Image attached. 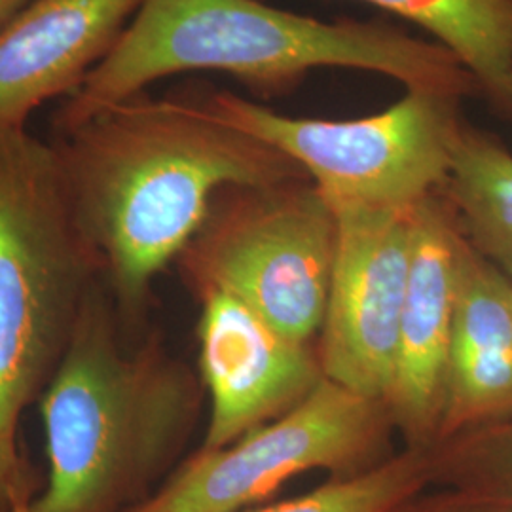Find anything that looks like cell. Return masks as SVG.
Returning a JSON list of instances; mask_svg holds the SVG:
<instances>
[{
    "label": "cell",
    "mask_w": 512,
    "mask_h": 512,
    "mask_svg": "<svg viewBox=\"0 0 512 512\" xmlns=\"http://www.w3.org/2000/svg\"><path fill=\"white\" fill-rule=\"evenodd\" d=\"M429 484L512 501V414L433 444Z\"/></svg>",
    "instance_id": "obj_16"
},
{
    "label": "cell",
    "mask_w": 512,
    "mask_h": 512,
    "mask_svg": "<svg viewBox=\"0 0 512 512\" xmlns=\"http://www.w3.org/2000/svg\"><path fill=\"white\" fill-rule=\"evenodd\" d=\"M143 0H31L0 29V124L69 97L109 55Z\"/></svg>",
    "instance_id": "obj_11"
},
{
    "label": "cell",
    "mask_w": 512,
    "mask_h": 512,
    "mask_svg": "<svg viewBox=\"0 0 512 512\" xmlns=\"http://www.w3.org/2000/svg\"><path fill=\"white\" fill-rule=\"evenodd\" d=\"M103 268L84 236L54 145L0 124V512L33 499L21 418L38 403Z\"/></svg>",
    "instance_id": "obj_4"
},
{
    "label": "cell",
    "mask_w": 512,
    "mask_h": 512,
    "mask_svg": "<svg viewBox=\"0 0 512 512\" xmlns=\"http://www.w3.org/2000/svg\"><path fill=\"white\" fill-rule=\"evenodd\" d=\"M511 414L512 279L465 236L437 442Z\"/></svg>",
    "instance_id": "obj_12"
},
{
    "label": "cell",
    "mask_w": 512,
    "mask_h": 512,
    "mask_svg": "<svg viewBox=\"0 0 512 512\" xmlns=\"http://www.w3.org/2000/svg\"><path fill=\"white\" fill-rule=\"evenodd\" d=\"M29 503H31V501H21V503H18V505L14 507V511L12 512H29Z\"/></svg>",
    "instance_id": "obj_19"
},
{
    "label": "cell",
    "mask_w": 512,
    "mask_h": 512,
    "mask_svg": "<svg viewBox=\"0 0 512 512\" xmlns=\"http://www.w3.org/2000/svg\"><path fill=\"white\" fill-rule=\"evenodd\" d=\"M50 143L128 330L139 327L154 281L196 236L222 190L308 179L291 158L224 124L202 101L145 92L55 129Z\"/></svg>",
    "instance_id": "obj_1"
},
{
    "label": "cell",
    "mask_w": 512,
    "mask_h": 512,
    "mask_svg": "<svg viewBox=\"0 0 512 512\" xmlns=\"http://www.w3.org/2000/svg\"><path fill=\"white\" fill-rule=\"evenodd\" d=\"M429 486L427 454L401 448L361 475L329 478L308 494L245 512H393Z\"/></svg>",
    "instance_id": "obj_15"
},
{
    "label": "cell",
    "mask_w": 512,
    "mask_h": 512,
    "mask_svg": "<svg viewBox=\"0 0 512 512\" xmlns=\"http://www.w3.org/2000/svg\"><path fill=\"white\" fill-rule=\"evenodd\" d=\"M198 300V374L209 401L200 450H217L289 414L325 372L317 342L289 338L230 294Z\"/></svg>",
    "instance_id": "obj_9"
},
{
    "label": "cell",
    "mask_w": 512,
    "mask_h": 512,
    "mask_svg": "<svg viewBox=\"0 0 512 512\" xmlns=\"http://www.w3.org/2000/svg\"><path fill=\"white\" fill-rule=\"evenodd\" d=\"M509 114H512V76L509 82Z\"/></svg>",
    "instance_id": "obj_20"
},
{
    "label": "cell",
    "mask_w": 512,
    "mask_h": 512,
    "mask_svg": "<svg viewBox=\"0 0 512 512\" xmlns=\"http://www.w3.org/2000/svg\"><path fill=\"white\" fill-rule=\"evenodd\" d=\"M332 207L338 249L317 351L325 378L387 404L410 277L414 207Z\"/></svg>",
    "instance_id": "obj_8"
},
{
    "label": "cell",
    "mask_w": 512,
    "mask_h": 512,
    "mask_svg": "<svg viewBox=\"0 0 512 512\" xmlns=\"http://www.w3.org/2000/svg\"><path fill=\"white\" fill-rule=\"evenodd\" d=\"M384 401L325 378L289 414L217 450H196L128 512H245L310 471L361 475L395 454Z\"/></svg>",
    "instance_id": "obj_7"
},
{
    "label": "cell",
    "mask_w": 512,
    "mask_h": 512,
    "mask_svg": "<svg viewBox=\"0 0 512 512\" xmlns=\"http://www.w3.org/2000/svg\"><path fill=\"white\" fill-rule=\"evenodd\" d=\"M427 31L475 76L480 92L509 112L512 0H359Z\"/></svg>",
    "instance_id": "obj_13"
},
{
    "label": "cell",
    "mask_w": 512,
    "mask_h": 512,
    "mask_svg": "<svg viewBox=\"0 0 512 512\" xmlns=\"http://www.w3.org/2000/svg\"><path fill=\"white\" fill-rule=\"evenodd\" d=\"M315 69L382 74L406 90L482 95L444 46L382 21H321L266 0H143L109 55L65 97L54 126H76L173 74H230L270 97Z\"/></svg>",
    "instance_id": "obj_2"
},
{
    "label": "cell",
    "mask_w": 512,
    "mask_h": 512,
    "mask_svg": "<svg viewBox=\"0 0 512 512\" xmlns=\"http://www.w3.org/2000/svg\"><path fill=\"white\" fill-rule=\"evenodd\" d=\"M465 239L444 190L412 209V258L387 408L403 448L427 452L439 439L456 308L459 247Z\"/></svg>",
    "instance_id": "obj_10"
},
{
    "label": "cell",
    "mask_w": 512,
    "mask_h": 512,
    "mask_svg": "<svg viewBox=\"0 0 512 512\" xmlns=\"http://www.w3.org/2000/svg\"><path fill=\"white\" fill-rule=\"evenodd\" d=\"M465 97L406 90L363 118H298L232 92L209 93L203 107L298 165L332 205L408 209L442 190L467 122Z\"/></svg>",
    "instance_id": "obj_6"
},
{
    "label": "cell",
    "mask_w": 512,
    "mask_h": 512,
    "mask_svg": "<svg viewBox=\"0 0 512 512\" xmlns=\"http://www.w3.org/2000/svg\"><path fill=\"white\" fill-rule=\"evenodd\" d=\"M476 249L512 279V152L495 135L463 124L442 188Z\"/></svg>",
    "instance_id": "obj_14"
},
{
    "label": "cell",
    "mask_w": 512,
    "mask_h": 512,
    "mask_svg": "<svg viewBox=\"0 0 512 512\" xmlns=\"http://www.w3.org/2000/svg\"><path fill=\"white\" fill-rule=\"evenodd\" d=\"M393 512H512V501L440 488L437 492H420Z\"/></svg>",
    "instance_id": "obj_17"
},
{
    "label": "cell",
    "mask_w": 512,
    "mask_h": 512,
    "mask_svg": "<svg viewBox=\"0 0 512 512\" xmlns=\"http://www.w3.org/2000/svg\"><path fill=\"white\" fill-rule=\"evenodd\" d=\"M338 249V215L310 179L222 190L175 264L202 298H238L298 342H317Z\"/></svg>",
    "instance_id": "obj_5"
},
{
    "label": "cell",
    "mask_w": 512,
    "mask_h": 512,
    "mask_svg": "<svg viewBox=\"0 0 512 512\" xmlns=\"http://www.w3.org/2000/svg\"><path fill=\"white\" fill-rule=\"evenodd\" d=\"M105 281L38 399L50 463L29 512H128L194 435L207 399L200 374L158 336L126 348Z\"/></svg>",
    "instance_id": "obj_3"
},
{
    "label": "cell",
    "mask_w": 512,
    "mask_h": 512,
    "mask_svg": "<svg viewBox=\"0 0 512 512\" xmlns=\"http://www.w3.org/2000/svg\"><path fill=\"white\" fill-rule=\"evenodd\" d=\"M31 0H0V29L6 27Z\"/></svg>",
    "instance_id": "obj_18"
}]
</instances>
